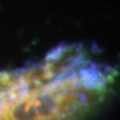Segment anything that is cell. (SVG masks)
Masks as SVG:
<instances>
[{"mask_svg": "<svg viewBox=\"0 0 120 120\" xmlns=\"http://www.w3.org/2000/svg\"><path fill=\"white\" fill-rule=\"evenodd\" d=\"M23 81V75H11V73H0V97H2L8 91L12 90L15 87L20 85Z\"/></svg>", "mask_w": 120, "mask_h": 120, "instance_id": "6da1fadb", "label": "cell"}]
</instances>
